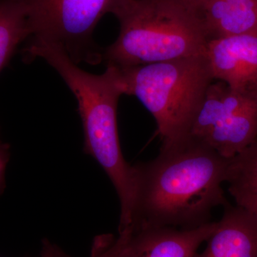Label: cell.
<instances>
[{"label":"cell","mask_w":257,"mask_h":257,"mask_svg":"<svg viewBox=\"0 0 257 257\" xmlns=\"http://www.w3.org/2000/svg\"><path fill=\"white\" fill-rule=\"evenodd\" d=\"M229 163L190 135L162 144L155 160L133 165L130 224L194 229L211 222L214 209L229 203L222 188Z\"/></svg>","instance_id":"cell-1"},{"label":"cell","mask_w":257,"mask_h":257,"mask_svg":"<svg viewBox=\"0 0 257 257\" xmlns=\"http://www.w3.org/2000/svg\"><path fill=\"white\" fill-rule=\"evenodd\" d=\"M27 60L40 57L60 74L78 104L84 134V152L104 169L117 193L120 227L133 216L135 198L133 165L124 160L118 135L116 110L121 96L109 67L102 74L79 68L58 45L30 40L24 50Z\"/></svg>","instance_id":"cell-2"},{"label":"cell","mask_w":257,"mask_h":257,"mask_svg":"<svg viewBox=\"0 0 257 257\" xmlns=\"http://www.w3.org/2000/svg\"><path fill=\"white\" fill-rule=\"evenodd\" d=\"M119 33L103 50L106 66L135 67L204 55L207 33L194 0H127Z\"/></svg>","instance_id":"cell-3"},{"label":"cell","mask_w":257,"mask_h":257,"mask_svg":"<svg viewBox=\"0 0 257 257\" xmlns=\"http://www.w3.org/2000/svg\"><path fill=\"white\" fill-rule=\"evenodd\" d=\"M106 67L121 95L136 96L151 113L162 144L188 136L214 81L204 54L146 65Z\"/></svg>","instance_id":"cell-4"},{"label":"cell","mask_w":257,"mask_h":257,"mask_svg":"<svg viewBox=\"0 0 257 257\" xmlns=\"http://www.w3.org/2000/svg\"><path fill=\"white\" fill-rule=\"evenodd\" d=\"M30 40L57 44L74 63L102 62L103 50L93 39L98 23L115 15L127 0H20Z\"/></svg>","instance_id":"cell-5"},{"label":"cell","mask_w":257,"mask_h":257,"mask_svg":"<svg viewBox=\"0 0 257 257\" xmlns=\"http://www.w3.org/2000/svg\"><path fill=\"white\" fill-rule=\"evenodd\" d=\"M189 135L230 160L257 142V94L211 83Z\"/></svg>","instance_id":"cell-6"},{"label":"cell","mask_w":257,"mask_h":257,"mask_svg":"<svg viewBox=\"0 0 257 257\" xmlns=\"http://www.w3.org/2000/svg\"><path fill=\"white\" fill-rule=\"evenodd\" d=\"M209 223L194 229L133 224L119 230L116 257H195L216 227Z\"/></svg>","instance_id":"cell-7"},{"label":"cell","mask_w":257,"mask_h":257,"mask_svg":"<svg viewBox=\"0 0 257 257\" xmlns=\"http://www.w3.org/2000/svg\"><path fill=\"white\" fill-rule=\"evenodd\" d=\"M204 55L214 80L238 89L257 82V32L209 40Z\"/></svg>","instance_id":"cell-8"},{"label":"cell","mask_w":257,"mask_h":257,"mask_svg":"<svg viewBox=\"0 0 257 257\" xmlns=\"http://www.w3.org/2000/svg\"><path fill=\"white\" fill-rule=\"evenodd\" d=\"M195 257H257V215L228 203L207 241Z\"/></svg>","instance_id":"cell-9"},{"label":"cell","mask_w":257,"mask_h":257,"mask_svg":"<svg viewBox=\"0 0 257 257\" xmlns=\"http://www.w3.org/2000/svg\"><path fill=\"white\" fill-rule=\"evenodd\" d=\"M208 40L257 32V0H194Z\"/></svg>","instance_id":"cell-10"},{"label":"cell","mask_w":257,"mask_h":257,"mask_svg":"<svg viewBox=\"0 0 257 257\" xmlns=\"http://www.w3.org/2000/svg\"><path fill=\"white\" fill-rule=\"evenodd\" d=\"M226 182L236 205L257 215V142L230 159Z\"/></svg>","instance_id":"cell-11"},{"label":"cell","mask_w":257,"mask_h":257,"mask_svg":"<svg viewBox=\"0 0 257 257\" xmlns=\"http://www.w3.org/2000/svg\"><path fill=\"white\" fill-rule=\"evenodd\" d=\"M29 37L28 20L20 0H0V72L18 45Z\"/></svg>","instance_id":"cell-12"},{"label":"cell","mask_w":257,"mask_h":257,"mask_svg":"<svg viewBox=\"0 0 257 257\" xmlns=\"http://www.w3.org/2000/svg\"><path fill=\"white\" fill-rule=\"evenodd\" d=\"M114 237L112 234L98 236L93 243L91 257H116L113 244ZM40 255L43 257H72L47 239L42 241Z\"/></svg>","instance_id":"cell-13"},{"label":"cell","mask_w":257,"mask_h":257,"mask_svg":"<svg viewBox=\"0 0 257 257\" xmlns=\"http://www.w3.org/2000/svg\"><path fill=\"white\" fill-rule=\"evenodd\" d=\"M10 158V149L8 144L0 140V194L5 187V173Z\"/></svg>","instance_id":"cell-14"},{"label":"cell","mask_w":257,"mask_h":257,"mask_svg":"<svg viewBox=\"0 0 257 257\" xmlns=\"http://www.w3.org/2000/svg\"><path fill=\"white\" fill-rule=\"evenodd\" d=\"M251 89H252L254 91V92H256L257 94V82L255 83L254 84H253V87H251Z\"/></svg>","instance_id":"cell-15"},{"label":"cell","mask_w":257,"mask_h":257,"mask_svg":"<svg viewBox=\"0 0 257 257\" xmlns=\"http://www.w3.org/2000/svg\"><path fill=\"white\" fill-rule=\"evenodd\" d=\"M40 257H43V256H42L41 255H40Z\"/></svg>","instance_id":"cell-16"}]
</instances>
